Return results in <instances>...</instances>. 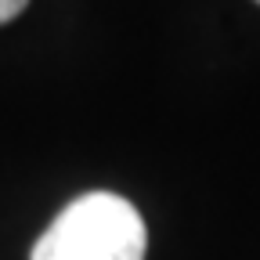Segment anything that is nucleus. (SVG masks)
Wrapping results in <instances>:
<instances>
[{"label":"nucleus","mask_w":260,"mask_h":260,"mask_svg":"<svg viewBox=\"0 0 260 260\" xmlns=\"http://www.w3.org/2000/svg\"><path fill=\"white\" fill-rule=\"evenodd\" d=\"M256 4H260V0H256Z\"/></svg>","instance_id":"3"},{"label":"nucleus","mask_w":260,"mask_h":260,"mask_svg":"<svg viewBox=\"0 0 260 260\" xmlns=\"http://www.w3.org/2000/svg\"><path fill=\"white\" fill-rule=\"evenodd\" d=\"M25 4H29V0H0V25L11 22L15 15H22V11H25Z\"/></svg>","instance_id":"2"},{"label":"nucleus","mask_w":260,"mask_h":260,"mask_svg":"<svg viewBox=\"0 0 260 260\" xmlns=\"http://www.w3.org/2000/svg\"><path fill=\"white\" fill-rule=\"evenodd\" d=\"M145 217L116 191H87L37 239L29 260H145Z\"/></svg>","instance_id":"1"}]
</instances>
